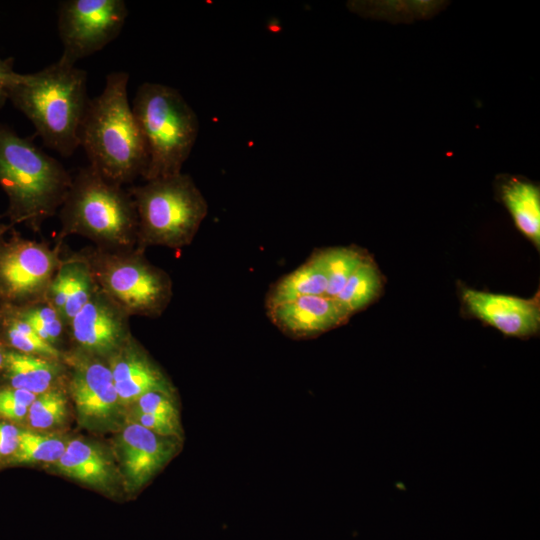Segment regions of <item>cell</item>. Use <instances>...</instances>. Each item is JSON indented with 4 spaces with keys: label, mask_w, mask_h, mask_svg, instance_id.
I'll use <instances>...</instances> for the list:
<instances>
[{
    "label": "cell",
    "mask_w": 540,
    "mask_h": 540,
    "mask_svg": "<svg viewBox=\"0 0 540 540\" xmlns=\"http://www.w3.org/2000/svg\"><path fill=\"white\" fill-rule=\"evenodd\" d=\"M8 100L30 120L48 148L70 157L80 147L90 102L84 70L59 58L38 72L16 73Z\"/></svg>",
    "instance_id": "obj_1"
},
{
    "label": "cell",
    "mask_w": 540,
    "mask_h": 540,
    "mask_svg": "<svg viewBox=\"0 0 540 540\" xmlns=\"http://www.w3.org/2000/svg\"><path fill=\"white\" fill-rule=\"evenodd\" d=\"M129 74L106 76L101 94L90 99L80 130V147L105 179L123 185L143 176L148 155L128 99Z\"/></svg>",
    "instance_id": "obj_2"
},
{
    "label": "cell",
    "mask_w": 540,
    "mask_h": 540,
    "mask_svg": "<svg viewBox=\"0 0 540 540\" xmlns=\"http://www.w3.org/2000/svg\"><path fill=\"white\" fill-rule=\"evenodd\" d=\"M71 184L72 177L57 159L0 124V186L14 220L38 227L62 206Z\"/></svg>",
    "instance_id": "obj_3"
},
{
    "label": "cell",
    "mask_w": 540,
    "mask_h": 540,
    "mask_svg": "<svg viewBox=\"0 0 540 540\" xmlns=\"http://www.w3.org/2000/svg\"><path fill=\"white\" fill-rule=\"evenodd\" d=\"M132 110L148 155L142 178L149 181L181 173L199 133L193 108L177 89L145 82L136 91Z\"/></svg>",
    "instance_id": "obj_4"
},
{
    "label": "cell",
    "mask_w": 540,
    "mask_h": 540,
    "mask_svg": "<svg viewBox=\"0 0 540 540\" xmlns=\"http://www.w3.org/2000/svg\"><path fill=\"white\" fill-rule=\"evenodd\" d=\"M60 218L62 235L79 234L119 250L137 243V214L129 191L105 179L91 165L72 178Z\"/></svg>",
    "instance_id": "obj_5"
},
{
    "label": "cell",
    "mask_w": 540,
    "mask_h": 540,
    "mask_svg": "<svg viewBox=\"0 0 540 540\" xmlns=\"http://www.w3.org/2000/svg\"><path fill=\"white\" fill-rule=\"evenodd\" d=\"M137 214V244L182 248L192 243L208 213L192 177L182 172L129 188Z\"/></svg>",
    "instance_id": "obj_6"
},
{
    "label": "cell",
    "mask_w": 540,
    "mask_h": 540,
    "mask_svg": "<svg viewBox=\"0 0 540 540\" xmlns=\"http://www.w3.org/2000/svg\"><path fill=\"white\" fill-rule=\"evenodd\" d=\"M89 266L101 290L128 316L159 317L171 301L170 276L139 249L100 254Z\"/></svg>",
    "instance_id": "obj_7"
},
{
    "label": "cell",
    "mask_w": 540,
    "mask_h": 540,
    "mask_svg": "<svg viewBox=\"0 0 540 540\" xmlns=\"http://www.w3.org/2000/svg\"><path fill=\"white\" fill-rule=\"evenodd\" d=\"M128 16L123 0H66L58 10V32L63 44L61 60L76 65L112 42Z\"/></svg>",
    "instance_id": "obj_8"
},
{
    "label": "cell",
    "mask_w": 540,
    "mask_h": 540,
    "mask_svg": "<svg viewBox=\"0 0 540 540\" xmlns=\"http://www.w3.org/2000/svg\"><path fill=\"white\" fill-rule=\"evenodd\" d=\"M58 259L47 246L15 240L0 251V290L10 298H27L47 291Z\"/></svg>",
    "instance_id": "obj_9"
},
{
    "label": "cell",
    "mask_w": 540,
    "mask_h": 540,
    "mask_svg": "<svg viewBox=\"0 0 540 540\" xmlns=\"http://www.w3.org/2000/svg\"><path fill=\"white\" fill-rule=\"evenodd\" d=\"M127 316L102 290H94L69 324L75 342L84 350L112 355L130 338Z\"/></svg>",
    "instance_id": "obj_10"
},
{
    "label": "cell",
    "mask_w": 540,
    "mask_h": 540,
    "mask_svg": "<svg viewBox=\"0 0 540 540\" xmlns=\"http://www.w3.org/2000/svg\"><path fill=\"white\" fill-rule=\"evenodd\" d=\"M265 308L272 324L294 339L316 337L344 325L351 317L334 298L325 295L301 296Z\"/></svg>",
    "instance_id": "obj_11"
},
{
    "label": "cell",
    "mask_w": 540,
    "mask_h": 540,
    "mask_svg": "<svg viewBox=\"0 0 540 540\" xmlns=\"http://www.w3.org/2000/svg\"><path fill=\"white\" fill-rule=\"evenodd\" d=\"M462 299L467 310L476 318L508 336L527 338L535 335L540 325L538 297L524 299L464 289Z\"/></svg>",
    "instance_id": "obj_12"
},
{
    "label": "cell",
    "mask_w": 540,
    "mask_h": 540,
    "mask_svg": "<svg viewBox=\"0 0 540 540\" xmlns=\"http://www.w3.org/2000/svg\"><path fill=\"white\" fill-rule=\"evenodd\" d=\"M174 439L135 422L122 431L119 439L122 463L133 487L143 486L173 457L177 447Z\"/></svg>",
    "instance_id": "obj_13"
},
{
    "label": "cell",
    "mask_w": 540,
    "mask_h": 540,
    "mask_svg": "<svg viewBox=\"0 0 540 540\" xmlns=\"http://www.w3.org/2000/svg\"><path fill=\"white\" fill-rule=\"evenodd\" d=\"M111 357L109 368L120 402L134 403L149 391L174 393L164 374L131 337Z\"/></svg>",
    "instance_id": "obj_14"
},
{
    "label": "cell",
    "mask_w": 540,
    "mask_h": 540,
    "mask_svg": "<svg viewBox=\"0 0 540 540\" xmlns=\"http://www.w3.org/2000/svg\"><path fill=\"white\" fill-rule=\"evenodd\" d=\"M70 392L84 421L108 419L120 402L109 366L98 361H80L75 366Z\"/></svg>",
    "instance_id": "obj_15"
},
{
    "label": "cell",
    "mask_w": 540,
    "mask_h": 540,
    "mask_svg": "<svg viewBox=\"0 0 540 540\" xmlns=\"http://www.w3.org/2000/svg\"><path fill=\"white\" fill-rule=\"evenodd\" d=\"M499 195L519 231L539 247V187L528 180L512 176L502 181Z\"/></svg>",
    "instance_id": "obj_16"
},
{
    "label": "cell",
    "mask_w": 540,
    "mask_h": 540,
    "mask_svg": "<svg viewBox=\"0 0 540 540\" xmlns=\"http://www.w3.org/2000/svg\"><path fill=\"white\" fill-rule=\"evenodd\" d=\"M327 284L321 258L314 252L302 265L272 284L266 295L265 307L301 296L325 295Z\"/></svg>",
    "instance_id": "obj_17"
},
{
    "label": "cell",
    "mask_w": 540,
    "mask_h": 540,
    "mask_svg": "<svg viewBox=\"0 0 540 540\" xmlns=\"http://www.w3.org/2000/svg\"><path fill=\"white\" fill-rule=\"evenodd\" d=\"M56 466L62 474L90 485H104L110 478L105 457L97 448L80 440L66 444Z\"/></svg>",
    "instance_id": "obj_18"
},
{
    "label": "cell",
    "mask_w": 540,
    "mask_h": 540,
    "mask_svg": "<svg viewBox=\"0 0 540 540\" xmlns=\"http://www.w3.org/2000/svg\"><path fill=\"white\" fill-rule=\"evenodd\" d=\"M4 366L12 388L36 395L48 391L58 374V366L52 360L21 352L5 353Z\"/></svg>",
    "instance_id": "obj_19"
},
{
    "label": "cell",
    "mask_w": 540,
    "mask_h": 540,
    "mask_svg": "<svg viewBox=\"0 0 540 540\" xmlns=\"http://www.w3.org/2000/svg\"><path fill=\"white\" fill-rule=\"evenodd\" d=\"M382 285V276L375 262L367 256L334 299L352 316L377 299Z\"/></svg>",
    "instance_id": "obj_20"
},
{
    "label": "cell",
    "mask_w": 540,
    "mask_h": 540,
    "mask_svg": "<svg viewBox=\"0 0 540 540\" xmlns=\"http://www.w3.org/2000/svg\"><path fill=\"white\" fill-rule=\"evenodd\" d=\"M327 276L325 296L335 298L362 261L368 256L354 246L331 247L317 251Z\"/></svg>",
    "instance_id": "obj_21"
},
{
    "label": "cell",
    "mask_w": 540,
    "mask_h": 540,
    "mask_svg": "<svg viewBox=\"0 0 540 540\" xmlns=\"http://www.w3.org/2000/svg\"><path fill=\"white\" fill-rule=\"evenodd\" d=\"M64 264L68 272V291L60 316L63 322L70 323L93 294V275L87 262L73 260Z\"/></svg>",
    "instance_id": "obj_22"
},
{
    "label": "cell",
    "mask_w": 540,
    "mask_h": 540,
    "mask_svg": "<svg viewBox=\"0 0 540 540\" xmlns=\"http://www.w3.org/2000/svg\"><path fill=\"white\" fill-rule=\"evenodd\" d=\"M66 444L57 437L29 431H21L19 445L13 454L17 463L57 462Z\"/></svg>",
    "instance_id": "obj_23"
},
{
    "label": "cell",
    "mask_w": 540,
    "mask_h": 540,
    "mask_svg": "<svg viewBox=\"0 0 540 540\" xmlns=\"http://www.w3.org/2000/svg\"><path fill=\"white\" fill-rule=\"evenodd\" d=\"M7 337L10 344L21 353L49 359L60 356L59 351L53 345L40 338L34 329L20 317L9 322Z\"/></svg>",
    "instance_id": "obj_24"
},
{
    "label": "cell",
    "mask_w": 540,
    "mask_h": 540,
    "mask_svg": "<svg viewBox=\"0 0 540 540\" xmlns=\"http://www.w3.org/2000/svg\"><path fill=\"white\" fill-rule=\"evenodd\" d=\"M66 416V399L58 391H46L37 395L28 409L30 425L47 429L61 424Z\"/></svg>",
    "instance_id": "obj_25"
},
{
    "label": "cell",
    "mask_w": 540,
    "mask_h": 540,
    "mask_svg": "<svg viewBox=\"0 0 540 540\" xmlns=\"http://www.w3.org/2000/svg\"><path fill=\"white\" fill-rule=\"evenodd\" d=\"M20 318L26 321L40 338L53 345L63 331V320L51 305H38L23 311Z\"/></svg>",
    "instance_id": "obj_26"
},
{
    "label": "cell",
    "mask_w": 540,
    "mask_h": 540,
    "mask_svg": "<svg viewBox=\"0 0 540 540\" xmlns=\"http://www.w3.org/2000/svg\"><path fill=\"white\" fill-rule=\"evenodd\" d=\"M134 403L136 404L135 411L179 421L174 393L149 391L140 396Z\"/></svg>",
    "instance_id": "obj_27"
},
{
    "label": "cell",
    "mask_w": 540,
    "mask_h": 540,
    "mask_svg": "<svg viewBox=\"0 0 540 540\" xmlns=\"http://www.w3.org/2000/svg\"><path fill=\"white\" fill-rule=\"evenodd\" d=\"M37 395L23 389H4L0 391V416L10 420H22Z\"/></svg>",
    "instance_id": "obj_28"
},
{
    "label": "cell",
    "mask_w": 540,
    "mask_h": 540,
    "mask_svg": "<svg viewBox=\"0 0 540 540\" xmlns=\"http://www.w3.org/2000/svg\"><path fill=\"white\" fill-rule=\"evenodd\" d=\"M135 423L164 437L178 438L181 433L180 421L135 411Z\"/></svg>",
    "instance_id": "obj_29"
},
{
    "label": "cell",
    "mask_w": 540,
    "mask_h": 540,
    "mask_svg": "<svg viewBox=\"0 0 540 540\" xmlns=\"http://www.w3.org/2000/svg\"><path fill=\"white\" fill-rule=\"evenodd\" d=\"M21 430L7 423H0V456L13 455L18 448Z\"/></svg>",
    "instance_id": "obj_30"
},
{
    "label": "cell",
    "mask_w": 540,
    "mask_h": 540,
    "mask_svg": "<svg viewBox=\"0 0 540 540\" xmlns=\"http://www.w3.org/2000/svg\"><path fill=\"white\" fill-rule=\"evenodd\" d=\"M16 73L12 68V60L0 57V108L8 100L9 88Z\"/></svg>",
    "instance_id": "obj_31"
},
{
    "label": "cell",
    "mask_w": 540,
    "mask_h": 540,
    "mask_svg": "<svg viewBox=\"0 0 540 540\" xmlns=\"http://www.w3.org/2000/svg\"><path fill=\"white\" fill-rule=\"evenodd\" d=\"M4 364H5V353L3 352L0 346V368H2Z\"/></svg>",
    "instance_id": "obj_32"
},
{
    "label": "cell",
    "mask_w": 540,
    "mask_h": 540,
    "mask_svg": "<svg viewBox=\"0 0 540 540\" xmlns=\"http://www.w3.org/2000/svg\"><path fill=\"white\" fill-rule=\"evenodd\" d=\"M8 228H9V226L4 225V224H0V238L7 231Z\"/></svg>",
    "instance_id": "obj_33"
}]
</instances>
